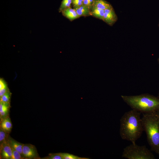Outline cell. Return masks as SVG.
I'll list each match as a JSON object with an SVG mask.
<instances>
[{
    "label": "cell",
    "instance_id": "24",
    "mask_svg": "<svg viewBox=\"0 0 159 159\" xmlns=\"http://www.w3.org/2000/svg\"><path fill=\"white\" fill-rule=\"evenodd\" d=\"M83 4L88 6L91 8V7L90 3L89 0H83Z\"/></svg>",
    "mask_w": 159,
    "mask_h": 159
},
{
    "label": "cell",
    "instance_id": "10",
    "mask_svg": "<svg viewBox=\"0 0 159 159\" xmlns=\"http://www.w3.org/2000/svg\"><path fill=\"white\" fill-rule=\"evenodd\" d=\"M0 127L8 132L11 131L12 124L8 116L1 120Z\"/></svg>",
    "mask_w": 159,
    "mask_h": 159
},
{
    "label": "cell",
    "instance_id": "26",
    "mask_svg": "<svg viewBox=\"0 0 159 159\" xmlns=\"http://www.w3.org/2000/svg\"><path fill=\"white\" fill-rule=\"evenodd\" d=\"M158 97H159V92H158Z\"/></svg>",
    "mask_w": 159,
    "mask_h": 159
},
{
    "label": "cell",
    "instance_id": "13",
    "mask_svg": "<svg viewBox=\"0 0 159 159\" xmlns=\"http://www.w3.org/2000/svg\"><path fill=\"white\" fill-rule=\"evenodd\" d=\"M91 15L102 20L104 10L95 7H92L90 9Z\"/></svg>",
    "mask_w": 159,
    "mask_h": 159
},
{
    "label": "cell",
    "instance_id": "3",
    "mask_svg": "<svg viewBox=\"0 0 159 159\" xmlns=\"http://www.w3.org/2000/svg\"><path fill=\"white\" fill-rule=\"evenodd\" d=\"M122 100L132 109L141 113L159 112V97L148 94L121 96Z\"/></svg>",
    "mask_w": 159,
    "mask_h": 159
},
{
    "label": "cell",
    "instance_id": "25",
    "mask_svg": "<svg viewBox=\"0 0 159 159\" xmlns=\"http://www.w3.org/2000/svg\"><path fill=\"white\" fill-rule=\"evenodd\" d=\"M158 64H159V57L158 59Z\"/></svg>",
    "mask_w": 159,
    "mask_h": 159
},
{
    "label": "cell",
    "instance_id": "23",
    "mask_svg": "<svg viewBox=\"0 0 159 159\" xmlns=\"http://www.w3.org/2000/svg\"><path fill=\"white\" fill-rule=\"evenodd\" d=\"M9 88L8 87H7L4 88L0 90V97H2L5 93H7V92L9 91Z\"/></svg>",
    "mask_w": 159,
    "mask_h": 159
},
{
    "label": "cell",
    "instance_id": "27",
    "mask_svg": "<svg viewBox=\"0 0 159 159\" xmlns=\"http://www.w3.org/2000/svg\"><path fill=\"white\" fill-rule=\"evenodd\" d=\"M158 27H159V22H158Z\"/></svg>",
    "mask_w": 159,
    "mask_h": 159
},
{
    "label": "cell",
    "instance_id": "6",
    "mask_svg": "<svg viewBox=\"0 0 159 159\" xmlns=\"http://www.w3.org/2000/svg\"><path fill=\"white\" fill-rule=\"evenodd\" d=\"M22 154L24 158L29 159L39 158V155L35 146L31 144H24Z\"/></svg>",
    "mask_w": 159,
    "mask_h": 159
},
{
    "label": "cell",
    "instance_id": "9",
    "mask_svg": "<svg viewBox=\"0 0 159 159\" xmlns=\"http://www.w3.org/2000/svg\"><path fill=\"white\" fill-rule=\"evenodd\" d=\"M74 9L80 17L91 15V8L88 6L83 4L79 6L74 7Z\"/></svg>",
    "mask_w": 159,
    "mask_h": 159
},
{
    "label": "cell",
    "instance_id": "2",
    "mask_svg": "<svg viewBox=\"0 0 159 159\" xmlns=\"http://www.w3.org/2000/svg\"><path fill=\"white\" fill-rule=\"evenodd\" d=\"M141 119L151 150L159 155V112L143 113Z\"/></svg>",
    "mask_w": 159,
    "mask_h": 159
},
{
    "label": "cell",
    "instance_id": "1",
    "mask_svg": "<svg viewBox=\"0 0 159 159\" xmlns=\"http://www.w3.org/2000/svg\"><path fill=\"white\" fill-rule=\"evenodd\" d=\"M141 113L135 109L124 113L120 120V135L121 138L136 143L144 131Z\"/></svg>",
    "mask_w": 159,
    "mask_h": 159
},
{
    "label": "cell",
    "instance_id": "5",
    "mask_svg": "<svg viewBox=\"0 0 159 159\" xmlns=\"http://www.w3.org/2000/svg\"><path fill=\"white\" fill-rule=\"evenodd\" d=\"M117 20V17L112 6L104 10L102 20L108 25L112 26Z\"/></svg>",
    "mask_w": 159,
    "mask_h": 159
},
{
    "label": "cell",
    "instance_id": "7",
    "mask_svg": "<svg viewBox=\"0 0 159 159\" xmlns=\"http://www.w3.org/2000/svg\"><path fill=\"white\" fill-rule=\"evenodd\" d=\"M12 151L8 140L0 144V155L3 159H10L12 155Z\"/></svg>",
    "mask_w": 159,
    "mask_h": 159
},
{
    "label": "cell",
    "instance_id": "21",
    "mask_svg": "<svg viewBox=\"0 0 159 159\" xmlns=\"http://www.w3.org/2000/svg\"><path fill=\"white\" fill-rule=\"evenodd\" d=\"M83 0H72V3L74 7L79 6L83 5Z\"/></svg>",
    "mask_w": 159,
    "mask_h": 159
},
{
    "label": "cell",
    "instance_id": "22",
    "mask_svg": "<svg viewBox=\"0 0 159 159\" xmlns=\"http://www.w3.org/2000/svg\"><path fill=\"white\" fill-rule=\"evenodd\" d=\"M8 87L7 84L5 80L2 78L0 79V90Z\"/></svg>",
    "mask_w": 159,
    "mask_h": 159
},
{
    "label": "cell",
    "instance_id": "18",
    "mask_svg": "<svg viewBox=\"0 0 159 159\" xmlns=\"http://www.w3.org/2000/svg\"><path fill=\"white\" fill-rule=\"evenodd\" d=\"M44 159H63L60 153H50L47 156L44 158Z\"/></svg>",
    "mask_w": 159,
    "mask_h": 159
},
{
    "label": "cell",
    "instance_id": "15",
    "mask_svg": "<svg viewBox=\"0 0 159 159\" xmlns=\"http://www.w3.org/2000/svg\"><path fill=\"white\" fill-rule=\"evenodd\" d=\"M63 159H89V158H82L67 153H60Z\"/></svg>",
    "mask_w": 159,
    "mask_h": 159
},
{
    "label": "cell",
    "instance_id": "14",
    "mask_svg": "<svg viewBox=\"0 0 159 159\" xmlns=\"http://www.w3.org/2000/svg\"><path fill=\"white\" fill-rule=\"evenodd\" d=\"M8 133L0 127V144L7 141L9 136Z\"/></svg>",
    "mask_w": 159,
    "mask_h": 159
},
{
    "label": "cell",
    "instance_id": "12",
    "mask_svg": "<svg viewBox=\"0 0 159 159\" xmlns=\"http://www.w3.org/2000/svg\"><path fill=\"white\" fill-rule=\"evenodd\" d=\"M111 6L109 3L104 0H94L92 7L104 10Z\"/></svg>",
    "mask_w": 159,
    "mask_h": 159
},
{
    "label": "cell",
    "instance_id": "4",
    "mask_svg": "<svg viewBox=\"0 0 159 159\" xmlns=\"http://www.w3.org/2000/svg\"><path fill=\"white\" fill-rule=\"evenodd\" d=\"M122 157L128 159H155L153 154L146 146H139L132 143L123 149Z\"/></svg>",
    "mask_w": 159,
    "mask_h": 159
},
{
    "label": "cell",
    "instance_id": "11",
    "mask_svg": "<svg viewBox=\"0 0 159 159\" xmlns=\"http://www.w3.org/2000/svg\"><path fill=\"white\" fill-rule=\"evenodd\" d=\"M8 141L11 148L18 152L23 157L22 149L24 144L18 142L9 136Z\"/></svg>",
    "mask_w": 159,
    "mask_h": 159
},
{
    "label": "cell",
    "instance_id": "17",
    "mask_svg": "<svg viewBox=\"0 0 159 159\" xmlns=\"http://www.w3.org/2000/svg\"><path fill=\"white\" fill-rule=\"evenodd\" d=\"M11 93L9 91L0 97V102L10 103Z\"/></svg>",
    "mask_w": 159,
    "mask_h": 159
},
{
    "label": "cell",
    "instance_id": "16",
    "mask_svg": "<svg viewBox=\"0 0 159 159\" xmlns=\"http://www.w3.org/2000/svg\"><path fill=\"white\" fill-rule=\"evenodd\" d=\"M72 0H62L59 9V11L62 12L65 9L70 7L71 4L72 3Z\"/></svg>",
    "mask_w": 159,
    "mask_h": 159
},
{
    "label": "cell",
    "instance_id": "20",
    "mask_svg": "<svg viewBox=\"0 0 159 159\" xmlns=\"http://www.w3.org/2000/svg\"><path fill=\"white\" fill-rule=\"evenodd\" d=\"M10 103L0 102V112L9 109Z\"/></svg>",
    "mask_w": 159,
    "mask_h": 159
},
{
    "label": "cell",
    "instance_id": "19",
    "mask_svg": "<svg viewBox=\"0 0 159 159\" xmlns=\"http://www.w3.org/2000/svg\"><path fill=\"white\" fill-rule=\"evenodd\" d=\"M12 155L10 159H21L24 158V157L18 152L12 148Z\"/></svg>",
    "mask_w": 159,
    "mask_h": 159
},
{
    "label": "cell",
    "instance_id": "8",
    "mask_svg": "<svg viewBox=\"0 0 159 159\" xmlns=\"http://www.w3.org/2000/svg\"><path fill=\"white\" fill-rule=\"evenodd\" d=\"M62 12L64 16L71 21L80 17L75 9L70 7L65 9Z\"/></svg>",
    "mask_w": 159,
    "mask_h": 159
}]
</instances>
